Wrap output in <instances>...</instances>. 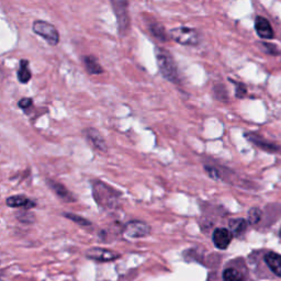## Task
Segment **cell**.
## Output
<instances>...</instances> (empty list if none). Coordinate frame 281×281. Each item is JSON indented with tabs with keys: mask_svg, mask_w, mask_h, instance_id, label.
<instances>
[{
	"mask_svg": "<svg viewBox=\"0 0 281 281\" xmlns=\"http://www.w3.org/2000/svg\"><path fill=\"white\" fill-rule=\"evenodd\" d=\"M156 58L157 65H159L160 71L164 75V77L169 81H173V83H179V73H178L177 65L169 52L165 49L157 47Z\"/></svg>",
	"mask_w": 281,
	"mask_h": 281,
	"instance_id": "6da1fadb",
	"label": "cell"
},
{
	"mask_svg": "<svg viewBox=\"0 0 281 281\" xmlns=\"http://www.w3.org/2000/svg\"><path fill=\"white\" fill-rule=\"evenodd\" d=\"M32 31L39 37L44 39L50 45L55 46L59 43V32L52 23L43 21V20H36L32 24Z\"/></svg>",
	"mask_w": 281,
	"mask_h": 281,
	"instance_id": "7a4b0ae2",
	"label": "cell"
},
{
	"mask_svg": "<svg viewBox=\"0 0 281 281\" xmlns=\"http://www.w3.org/2000/svg\"><path fill=\"white\" fill-rule=\"evenodd\" d=\"M170 37L176 42L182 45H197L200 42V34L197 30L188 26H180V28H175L171 30Z\"/></svg>",
	"mask_w": 281,
	"mask_h": 281,
	"instance_id": "3957f363",
	"label": "cell"
},
{
	"mask_svg": "<svg viewBox=\"0 0 281 281\" xmlns=\"http://www.w3.org/2000/svg\"><path fill=\"white\" fill-rule=\"evenodd\" d=\"M111 4L116 16V20H118L119 31L122 36H126L130 29L128 0H111Z\"/></svg>",
	"mask_w": 281,
	"mask_h": 281,
	"instance_id": "277c9868",
	"label": "cell"
},
{
	"mask_svg": "<svg viewBox=\"0 0 281 281\" xmlns=\"http://www.w3.org/2000/svg\"><path fill=\"white\" fill-rule=\"evenodd\" d=\"M92 193L96 202L102 205V207L110 208L114 204L116 198L114 197L113 190L106 186L105 183H102L100 181H95L92 184Z\"/></svg>",
	"mask_w": 281,
	"mask_h": 281,
	"instance_id": "5b68a950",
	"label": "cell"
},
{
	"mask_svg": "<svg viewBox=\"0 0 281 281\" xmlns=\"http://www.w3.org/2000/svg\"><path fill=\"white\" fill-rule=\"evenodd\" d=\"M86 256L89 259H92V260H96V262H101V263L112 262V260H115L120 257L118 253L110 249L100 248V247H93L88 249V252L86 253Z\"/></svg>",
	"mask_w": 281,
	"mask_h": 281,
	"instance_id": "8992f818",
	"label": "cell"
},
{
	"mask_svg": "<svg viewBox=\"0 0 281 281\" xmlns=\"http://www.w3.org/2000/svg\"><path fill=\"white\" fill-rule=\"evenodd\" d=\"M232 239H233V234L228 229L220 228V229H216L213 233V243L216 247L220 249L228 248L229 245L232 242Z\"/></svg>",
	"mask_w": 281,
	"mask_h": 281,
	"instance_id": "52a82bcc",
	"label": "cell"
},
{
	"mask_svg": "<svg viewBox=\"0 0 281 281\" xmlns=\"http://www.w3.org/2000/svg\"><path fill=\"white\" fill-rule=\"evenodd\" d=\"M126 234L130 237H142L149 233V226L146 223L133 221L126 226Z\"/></svg>",
	"mask_w": 281,
	"mask_h": 281,
	"instance_id": "ba28073f",
	"label": "cell"
},
{
	"mask_svg": "<svg viewBox=\"0 0 281 281\" xmlns=\"http://www.w3.org/2000/svg\"><path fill=\"white\" fill-rule=\"evenodd\" d=\"M47 183H49L52 191H54V194H55L59 199H61V200H64L66 202L75 201V197L73 196L71 191L64 186V184H61L55 180H50L47 181Z\"/></svg>",
	"mask_w": 281,
	"mask_h": 281,
	"instance_id": "9c48e42d",
	"label": "cell"
},
{
	"mask_svg": "<svg viewBox=\"0 0 281 281\" xmlns=\"http://www.w3.org/2000/svg\"><path fill=\"white\" fill-rule=\"evenodd\" d=\"M6 203L10 208H24L31 209L36 207V202L24 196H11L6 200Z\"/></svg>",
	"mask_w": 281,
	"mask_h": 281,
	"instance_id": "30bf717a",
	"label": "cell"
},
{
	"mask_svg": "<svg viewBox=\"0 0 281 281\" xmlns=\"http://www.w3.org/2000/svg\"><path fill=\"white\" fill-rule=\"evenodd\" d=\"M255 29L258 36L263 39H272L273 30L269 21L263 17H257L255 21Z\"/></svg>",
	"mask_w": 281,
	"mask_h": 281,
	"instance_id": "8fae6325",
	"label": "cell"
},
{
	"mask_svg": "<svg viewBox=\"0 0 281 281\" xmlns=\"http://www.w3.org/2000/svg\"><path fill=\"white\" fill-rule=\"evenodd\" d=\"M265 262L273 273L281 277V255L277 253L269 252L265 256Z\"/></svg>",
	"mask_w": 281,
	"mask_h": 281,
	"instance_id": "7c38bea8",
	"label": "cell"
},
{
	"mask_svg": "<svg viewBox=\"0 0 281 281\" xmlns=\"http://www.w3.org/2000/svg\"><path fill=\"white\" fill-rule=\"evenodd\" d=\"M86 135H87V139L89 140V142H90L96 148H98L99 150H102V152L107 150L106 143L98 131H96V130H93V129H88L86 131Z\"/></svg>",
	"mask_w": 281,
	"mask_h": 281,
	"instance_id": "4fadbf2b",
	"label": "cell"
},
{
	"mask_svg": "<svg viewBox=\"0 0 281 281\" xmlns=\"http://www.w3.org/2000/svg\"><path fill=\"white\" fill-rule=\"evenodd\" d=\"M29 66H30V63H29L28 59H21V60H20L19 71L17 73V77H18V80L21 84L29 83L31 77H32V74H31V71H30V67Z\"/></svg>",
	"mask_w": 281,
	"mask_h": 281,
	"instance_id": "5bb4252c",
	"label": "cell"
},
{
	"mask_svg": "<svg viewBox=\"0 0 281 281\" xmlns=\"http://www.w3.org/2000/svg\"><path fill=\"white\" fill-rule=\"evenodd\" d=\"M84 65L87 72L90 75H100L104 73V68L98 63V60L93 56H85L84 57Z\"/></svg>",
	"mask_w": 281,
	"mask_h": 281,
	"instance_id": "9a60e30c",
	"label": "cell"
},
{
	"mask_svg": "<svg viewBox=\"0 0 281 281\" xmlns=\"http://www.w3.org/2000/svg\"><path fill=\"white\" fill-rule=\"evenodd\" d=\"M247 222L243 218H236V220H231L230 221V228L232 230V234L239 236L241 234L247 230Z\"/></svg>",
	"mask_w": 281,
	"mask_h": 281,
	"instance_id": "2e32d148",
	"label": "cell"
},
{
	"mask_svg": "<svg viewBox=\"0 0 281 281\" xmlns=\"http://www.w3.org/2000/svg\"><path fill=\"white\" fill-rule=\"evenodd\" d=\"M243 277L242 273L237 269L228 268L223 272V280L224 281H242Z\"/></svg>",
	"mask_w": 281,
	"mask_h": 281,
	"instance_id": "e0dca14e",
	"label": "cell"
},
{
	"mask_svg": "<svg viewBox=\"0 0 281 281\" xmlns=\"http://www.w3.org/2000/svg\"><path fill=\"white\" fill-rule=\"evenodd\" d=\"M150 31H152L153 36L156 37L157 39H160L161 41H166L167 40V36H166V32H165V29H164V26L159 24V23H153L150 24Z\"/></svg>",
	"mask_w": 281,
	"mask_h": 281,
	"instance_id": "ac0fdd59",
	"label": "cell"
},
{
	"mask_svg": "<svg viewBox=\"0 0 281 281\" xmlns=\"http://www.w3.org/2000/svg\"><path fill=\"white\" fill-rule=\"evenodd\" d=\"M64 216L67 217L68 220H72L73 222H76V223H78V224H80V225H89V224H90V222L87 221L86 218L81 217V216H79V215H76V214H73V213H65Z\"/></svg>",
	"mask_w": 281,
	"mask_h": 281,
	"instance_id": "d6986e66",
	"label": "cell"
},
{
	"mask_svg": "<svg viewBox=\"0 0 281 281\" xmlns=\"http://www.w3.org/2000/svg\"><path fill=\"white\" fill-rule=\"evenodd\" d=\"M260 217H262V212H260L259 209L254 208L249 211V222H251V224L257 223L260 220Z\"/></svg>",
	"mask_w": 281,
	"mask_h": 281,
	"instance_id": "ffe728a7",
	"label": "cell"
},
{
	"mask_svg": "<svg viewBox=\"0 0 281 281\" xmlns=\"http://www.w3.org/2000/svg\"><path fill=\"white\" fill-rule=\"evenodd\" d=\"M235 85H236V97L244 98L246 93H247V89H246V86L242 83H235Z\"/></svg>",
	"mask_w": 281,
	"mask_h": 281,
	"instance_id": "44dd1931",
	"label": "cell"
},
{
	"mask_svg": "<svg viewBox=\"0 0 281 281\" xmlns=\"http://www.w3.org/2000/svg\"><path fill=\"white\" fill-rule=\"evenodd\" d=\"M33 105V100L31 98H22L20 99V101L18 102L19 108L23 109V110H26V109L31 108Z\"/></svg>",
	"mask_w": 281,
	"mask_h": 281,
	"instance_id": "7402d4cb",
	"label": "cell"
},
{
	"mask_svg": "<svg viewBox=\"0 0 281 281\" xmlns=\"http://www.w3.org/2000/svg\"><path fill=\"white\" fill-rule=\"evenodd\" d=\"M263 46V49L267 52V53H269V54H279L278 53V50H277V47L275 45H272V44H269V43H260Z\"/></svg>",
	"mask_w": 281,
	"mask_h": 281,
	"instance_id": "603a6c76",
	"label": "cell"
},
{
	"mask_svg": "<svg viewBox=\"0 0 281 281\" xmlns=\"http://www.w3.org/2000/svg\"><path fill=\"white\" fill-rule=\"evenodd\" d=\"M280 236H281V230H280Z\"/></svg>",
	"mask_w": 281,
	"mask_h": 281,
	"instance_id": "cb8c5ba5",
	"label": "cell"
},
{
	"mask_svg": "<svg viewBox=\"0 0 281 281\" xmlns=\"http://www.w3.org/2000/svg\"><path fill=\"white\" fill-rule=\"evenodd\" d=\"M0 281H4V280H3V279H0Z\"/></svg>",
	"mask_w": 281,
	"mask_h": 281,
	"instance_id": "d4e9b609",
	"label": "cell"
},
{
	"mask_svg": "<svg viewBox=\"0 0 281 281\" xmlns=\"http://www.w3.org/2000/svg\"><path fill=\"white\" fill-rule=\"evenodd\" d=\"M0 273H2V272H0Z\"/></svg>",
	"mask_w": 281,
	"mask_h": 281,
	"instance_id": "484cf974",
	"label": "cell"
}]
</instances>
